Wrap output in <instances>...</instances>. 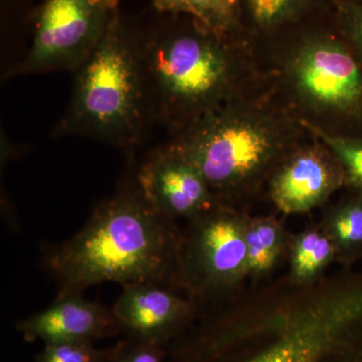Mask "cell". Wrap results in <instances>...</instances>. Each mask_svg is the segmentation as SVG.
<instances>
[{
    "label": "cell",
    "mask_w": 362,
    "mask_h": 362,
    "mask_svg": "<svg viewBox=\"0 0 362 362\" xmlns=\"http://www.w3.org/2000/svg\"><path fill=\"white\" fill-rule=\"evenodd\" d=\"M16 329L26 342L96 343L123 333L112 307L90 301L83 293L56 298L54 303L21 319Z\"/></svg>",
    "instance_id": "cell-12"
},
{
    "label": "cell",
    "mask_w": 362,
    "mask_h": 362,
    "mask_svg": "<svg viewBox=\"0 0 362 362\" xmlns=\"http://www.w3.org/2000/svg\"><path fill=\"white\" fill-rule=\"evenodd\" d=\"M135 181L150 206L171 221L194 220L216 204L201 171L170 143L143 162Z\"/></svg>",
    "instance_id": "cell-10"
},
{
    "label": "cell",
    "mask_w": 362,
    "mask_h": 362,
    "mask_svg": "<svg viewBox=\"0 0 362 362\" xmlns=\"http://www.w3.org/2000/svg\"><path fill=\"white\" fill-rule=\"evenodd\" d=\"M121 340L106 347L96 343H59L44 345L33 362H108L120 347Z\"/></svg>",
    "instance_id": "cell-18"
},
{
    "label": "cell",
    "mask_w": 362,
    "mask_h": 362,
    "mask_svg": "<svg viewBox=\"0 0 362 362\" xmlns=\"http://www.w3.org/2000/svg\"><path fill=\"white\" fill-rule=\"evenodd\" d=\"M137 37V28L118 7L96 49L77 70L59 132L90 136L121 148L139 141L149 108Z\"/></svg>",
    "instance_id": "cell-6"
},
{
    "label": "cell",
    "mask_w": 362,
    "mask_h": 362,
    "mask_svg": "<svg viewBox=\"0 0 362 362\" xmlns=\"http://www.w3.org/2000/svg\"><path fill=\"white\" fill-rule=\"evenodd\" d=\"M151 2L156 13L183 14L218 35L247 37L242 25V0H151Z\"/></svg>",
    "instance_id": "cell-14"
},
{
    "label": "cell",
    "mask_w": 362,
    "mask_h": 362,
    "mask_svg": "<svg viewBox=\"0 0 362 362\" xmlns=\"http://www.w3.org/2000/svg\"><path fill=\"white\" fill-rule=\"evenodd\" d=\"M335 0H242V25L250 40L269 37L327 13Z\"/></svg>",
    "instance_id": "cell-13"
},
{
    "label": "cell",
    "mask_w": 362,
    "mask_h": 362,
    "mask_svg": "<svg viewBox=\"0 0 362 362\" xmlns=\"http://www.w3.org/2000/svg\"><path fill=\"white\" fill-rule=\"evenodd\" d=\"M122 288L112 309L130 339L168 346L194 319V301L180 296L177 288L156 282Z\"/></svg>",
    "instance_id": "cell-11"
},
{
    "label": "cell",
    "mask_w": 362,
    "mask_h": 362,
    "mask_svg": "<svg viewBox=\"0 0 362 362\" xmlns=\"http://www.w3.org/2000/svg\"><path fill=\"white\" fill-rule=\"evenodd\" d=\"M180 237L175 221L150 206L134 180L100 202L75 235L45 246L42 267L56 283V298L104 283L181 289Z\"/></svg>",
    "instance_id": "cell-1"
},
{
    "label": "cell",
    "mask_w": 362,
    "mask_h": 362,
    "mask_svg": "<svg viewBox=\"0 0 362 362\" xmlns=\"http://www.w3.org/2000/svg\"><path fill=\"white\" fill-rule=\"evenodd\" d=\"M335 252L327 233L315 230L301 233L292 247L293 276L300 282L312 280L334 258Z\"/></svg>",
    "instance_id": "cell-16"
},
{
    "label": "cell",
    "mask_w": 362,
    "mask_h": 362,
    "mask_svg": "<svg viewBox=\"0 0 362 362\" xmlns=\"http://www.w3.org/2000/svg\"><path fill=\"white\" fill-rule=\"evenodd\" d=\"M116 1L118 2V4H119V1H120V0H116Z\"/></svg>",
    "instance_id": "cell-22"
},
{
    "label": "cell",
    "mask_w": 362,
    "mask_h": 362,
    "mask_svg": "<svg viewBox=\"0 0 362 362\" xmlns=\"http://www.w3.org/2000/svg\"><path fill=\"white\" fill-rule=\"evenodd\" d=\"M249 273L262 274L275 265L284 247V233L273 218L246 221Z\"/></svg>",
    "instance_id": "cell-15"
},
{
    "label": "cell",
    "mask_w": 362,
    "mask_h": 362,
    "mask_svg": "<svg viewBox=\"0 0 362 362\" xmlns=\"http://www.w3.org/2000/svg\"><path fill=\"white\" fill-rule=\"evenodd\" d=\"M158 16L138 30V54L149 111L173 133L258 84L249 39L218 35L183 14Z\"/></svg>",
    "instance_id": "cell-2"
},
{
    "label": "cell",
    "mask_w": 362,
    "mask_h": 362,
    "mask_svg": "<svg viewBox=\"0 0 362 362\" xmlns=\"http://www.w3.org/2000/svg\"><path fill=\"white\" fill-rule=\"evenodd\" d=\"M335 1H337V0H335Z\"/></svg>",
    "instance_id": "cell-23"
},
{
    "label": "cell",
    "mask_w": 362,
    "mask_h": 362,
    "mask_svg": "<svg viewBox=\"0 0 362 362\" xmlns=\"http://www.w3.org/2000/svg\"><path fill=\"white\" fill-rule=\"evenodd\" d=\"M337 252H354L362 249V195L339 204L331 213L326 230Z\"/></svg>",
    "instance_id": "cell-17"
},
{
    "label": "cell",
    "mask_w": 362,
    "mask_h": 362,
    "mask_svg": "<svg viewBox=\"0 0 362 362\" xmlns=\"http://www.w3.org/2000/svg\"><path fill=\"white\" fill-rule=\"evenodd\" d=\"M267 185L279 211L295 214L322 206L347 181L337 157L313 135L279 164Z\"/></svg>",
    "instance_id": "cell-9"
},
{
    "label": "cell",
    "mask_w": 362,
    "mask_h": 362,
    "mask_svg": "<svg viewBox=\"0 0 362 362\" xmlns=\"http://www.w3.org/2000/svg\"><path fill=\"white\" fill-rule=\"evenodd\" d=\"M250 42L262 83L305 127L356 137L362 125V61L333 8Z\"/></svg>",
    "instance_id": "cell-3"
},
{
    "label": "cell",
    "mask_w": 362,
    "mask_h": 362,
    "mask_svg": "<svg viewBox=\"0 0 362 362\" xmlns=\"http://www.w3.org/2000/svg\"><path fill=\"white\" fill-rule=\"evenodd\" d=\"M168 362H362V283L276 318L185 331Z\"/></svg>",
    "instance_id": "cell-4"
},
{
    "label": "cell",
    "mask_w": 362,
    "mask_h": 362,
    "mask_svg": "<svg viewBox=\"0 0 362 362\" xmlns=\"http://www.w3.org/2000/svg\"><path fill=\"white\" fill-rule=\"evenodd\" d=\"M308 130L329 147L344 169L347 185L362 195V138L339 137Z\"/></svg>",
    "instance_id": "cell-19"
},
{
    "label": "cell",
    "mask_w": 362,
    "mask_h": 362,
    "mask_svg": "<svg viewBox=\"0 0 362 362\" xmlns=\"http://www.w3.org/2000/svg\"><path fill=\"white\" fill-rule=\"evenodd\" d=\"M313 136L262 83L175 133L170 144L201 171L216 204L256 192Z\"/></svg>",
    "instance_id": "cell-5"
},
{
    "label": "cell",
    "mask_w": 362,
    "mask_h": 362,
    "mask_svg": "<svg viewBox=\"0 0 362 362\" xmlns=\"http://www.w3.org/2000/svg\"><path fill=\"white\" fill-rule=\"evenodd\" d=\"M333 16L343 37L362 61V0H337Z\"/></svg>",
    "instance_id": "cell-20"
},
{
    "label": "cell",
    "mask_w": 362,
    "mask_h": 362,
    "mask_svg": "<svg viewBox=\"0 0 362 362\" xmlns=\"http://www.w3.org/2000/svg\"><path fill=\"white\" fill-rule=\"evenodd\" d=\"M116 0H42L18 73L77 71L106 32Z\"/></svg>",
    "instance_id": "cell-8"
},
{
    "label": "cell",
    "mask_w": 362,
    "mask_h": 362,
    "mask_svg": "<svg viewBox=\"0 0 362 362\" xmlns=\"http://www.w3.org/2000/svg\"><path fill=\"white\" fill-rule=\"evenodd\" d=\"M189 221L180 237L181 289L201 297L225 292L249 273L246 218L216 204Z\"/></svg>",
    "instance_id": "cell-7"
},
{
    "label": "cell",
    "mask_w": 362,
    "mask_h": 362,
    "mask_svg": "<svg viewBox=\"0 0 362 362\" xmlns=\"http://www.w3.org/2000/svg\"><path fill=\"white\" fill-rule=\"evenodd\" d=\"M168 346L126 337L108 362H168Z\"/></svg>",
    "instance_id": "cell-21"
}]
</instances>
